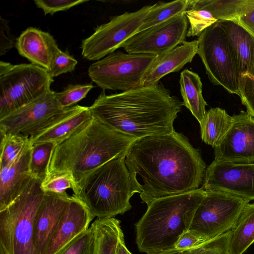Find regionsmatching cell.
<instances>
[{
	"label": "cell",
	"instance_id": "8d00e7d4",
	"mask_svg": "<svg viewBox=\"0 0 254 254\" xmlns=\"http://www.w3.org/2000/svg\"><path fill=\"white\" fill-rule=\"evenodd\" d=\"M73 182L68 174L49 176L42 182L41 187L44 192L63 193L72 188Z\"/></svg>",
	"mask_w": 254,
	"mask_h": 254
},
{
	"label": "cell",
	"instance_id": "5b68a950",
	"mask_svg": "<svg viewBox=\"0 0 254 254\" xmlns=\"http://www.w3.org/2000/svg\"><path fill=\"white\" fill-rule=\"evenodd\" d=\"M125 156L108 161L73 186L72 196L94 218L114 217L131 208L130 199L137 191Z\"/></svg>",
	"mask_w": 254,
	"mask_h": 254
},
{
	"label": "cell",
	"instance_id": "277c9868",
	"mask_svg": "<svg viewBox=\"0 0 254 254\" xmlns=\"http://www.w3.org/2000/svg\"><path fill=\"white\" fill-rule=\"evenodd\" d=\"M206 191L201 188L181 194L155 199L135 223V242L139 251L156 254L175 248L189 227Z\"/></svg>",
	"mask_w": 254,
	"mask_h": 254
},
{
	"label": "cell",
	"instance_id": "f1b7e54d",
	"mask_svg": "<svg viewBox=\"0 0 254 254\" xmlns=\"http://www.w3.org/2000/svg\"><path fill=\"white\" fill-rule=\"evenodd\" d=\"M55 143L45 142L32 145L29 170L32 177L43 182L48 175V169Z\"/></svg>",
	"mask_w": 254,
	"mask_h": 254
},
{
	"label": "cell",
	"instance_id": "30bf717a",
	"mask_svg": "<svg viewBox=\"0 0 254 254\" xmlns=\"http://www.w3.org/2000/svg\"><path fill=\"white\" fill-rule=\"evenodd\" d=\"M188 230L204 241L231 230L249 201L220 191H206Z\"/></svg>",
	"mask_w": 254,
	"mask_h": 254
},
{
	"label": "cell",
	"instance_id": "74e56055",
	"mask_svg": "<svg viewBox=\"0 0 254 254\" xmlns=\"http://www.w3.org/2000/svg\"><path fill=\"white\" fill-rule=\"evenodd\" d=\"M87 0H35V4L37 7L41 8L45 15H53L55 13L64 11L82 3L87 2Z\"/></svg>",
	"mask_w": 254,
	"mask_h": 254
},
{
	"label": "cell",
	"instance_id": "5bb4252c",
	"mask_svg": "<svg viewBox=\"0 0 254 254\" xmlns=\"http://www.w3.org/2000/svg\"><path fill=\"white\" fill-rule=\"evenodd\" d=\"M214 153L217 161L254 162V118L243 111L233 115L231 127Z\"/></svg>",
	"mask_w": 254,
	"mask_h": 254
},
{
	"label": "cell",
	"instance_id": "ab89813d",
	"mask_svg": "<svg viewBox=\"0 0 254 254\" xmlns=\"http://www.w3.org/2000/svg\"><path fill=\"white\" fill-rule=\"evenodd\" d=\"M204 242L194 234L187 230L179 237L175 245V249L185 250L192 248Z\"/></svg>",
	"mask_w": 254,
	"mask_h": 254
},
{
	"label": "cell",
	"instance_id": "4fadbf2b",
	"mask_svg": "<svg viewBox=\"0 0 254 254\" xmlns=\"http://www.w3.org/2000/svg\"><path fill=\"white\" fill-rule=\"evenodd\" d=\"M201 188L205 191H220L254 200V162L232 163L214 161L205 170Z\"/></svg>",
	"mask_w": 254,
	"mask_h": 254
},
{
	"label": "cell",
	"instance_id": "44dd1931",
	"mask_svg": "<svg viewBox=\"0 0 254 254\" xmlns=\"http://www.w3.org/2000/svg\"><path fill=\"white\" fill-rule=\"evenodd\" d=\"M198 41H185L166 54L157 57L145 75L141 86L156 84L167 74L178 72L192 62L197 54Z\"/></svg>",
	"mask_w": 254,
	"mask_h": 254
},
{
	"label": "cell",
	"instance_id": "484cf974",
	"mask_svg": "<svg viewBox=\"0 0 254 254\" xmlns=\"http://www.w3.org/2000/svg\"><path fill=\"white\" fill-rule=\"evenodd\" d=\"M91 226L95 234V254H115L118 241L124 236L120 221L114 217L97 218Z\"/></svg>",
	"mask_w": 254,
	"mask_h": 254
},
{
	"label": "cell",
	"instance_id": "7c38bea8",
	"mask_svg": "<svg viewBox=\"0 0 254 254\" xmlns=\"http://www.w3.org/2000/svg\"><path fill=\"white\" fill-rule=\"evenodd\" d=\"M188 20L186 11L140 31L121 46L129 54L162 56L186 41Z\"/></svg>",
	"mask_w": 254,
	"mask_h": 254
},
{
	"label": "cell",
	"instance_id": "836d02e7",
	"mask_svg": "<svg viewBox=\"0 0 254 254\" xmlns=\"http://www.w3.org/2000/svg\"><path fill=\"white\" fill-rule=\"evenodd\" d=\"M93 88L91 84H69L63 91L56 92V97L63 108L70 107L84 98Z\"/></svg>",
	"mask_w": 254,
	"mask_h": 254
},
{
	"label": "cell",
	"instance_id": "8fae6325",
	"mask_svg": "<svg viewBox=\"0 0 254 254\" xmlns=\"http://www.w3.org/2000/svg\"><path fill=\"white\" fill-rule=\"evenodd\" d=\"M151 6L146 5L133 12H126L97 26L91 35L82 41L83 58L97 61L121 48L124 42L138 32Z\"/></svg>",
	"mask_w": 254,
	"mask_h": 254
},
{
	"label": "cell",
	"instance_id": "e0dca14e",
	"mask_svg": "<svg viewBox=\"0 0 254 254\" xmlns=\"http://www.w3.org/2000/svg\"><path fill=\"white\" fill-rule=\"evenodd\" d=\"M71 196L66 192H44L33 221V244L37 254H44Z\"/></svg>",
	"mask_w": 254,
	"mask_h": 254
},
{
	"label": "cell",
	"instance_id": "603a6c76",
	"mask_svg": "<svg viewBox=\"0 0 254 254\" xmlns=\"http://www.w3.org/2000/svg\"><path fill=\"white\" fill-rule=\"evenodd\" d=\"M179 83L183 106L190 111L201 127L205 117L207 103L202 96L200 77L195 72L185 69L181 72Z\"/></svg>",
	"mask_w": 254,
	"mask_h": 254
},
{
	"label": "cell",
	"instance_id": "cb8c5ba5",
	"mask_svg": "<svg viewBox=\"0 0 254 254\" xmlns=\"http://www.w3.org/2000/svg\"><path fill=\"white\" fill-rule=\"evenodd\" d=\"M254 242V203H247L230 231V254H242Z\"/></svg>",
	"mask_w": 254,
	"mask_h": 254
},
{
	"label": "cell",
	"instance_id": "d6986e66",
	"mask_svg": "<svg viewBox=\"0 0 254 254\" xmlns=\"http://www.w3.org/2000/svg\"><path fill=\"white\" fill-rule=\"evenodd\" d=\"M15 46L20 56L48 71L60 50L56 40L49 33L32 27L22 31L16 39Z\"/></svg>",
	"mask_w": 254,
	"mask_h": 254
},
{
	"label": "cell",
	"instance_id": "e575fe53",
	"mask_svg": "<svg viewBox=\"0 0 254 254\" xmlns=\"http://www.w3.org/2000/svg\"><path fill=\"white\" fill-rule=\"evenodd\" d=\"M77 61L67 52L60 49L55 55L50 70L48 71L52 78L63 73L72 72L75 68Z\"/></svg>",
	"mask_w": 254,
	"mask_h": 254
},
{
	"label": "cell",
	"instance_id": "83f0119b",
	"mask_svg": "<svg viewBox=\"0 0 254 254\" xmlns=\"http://www.w3.org/2000/svg\"><path fill=\"white\" fill-rule=\"evenodd\" d=\"M189 0L159 2L151 7L138 32L162 23L188 10Z\"/></svg>",
	"mask_w": 254,
	"mask_h": 254
},
{
	"label": "cell",
	"instance_id": "52a82bcc",
	"mask_svg": "<svg viewBox=\"0 0 254 254\" xmlns=\"http://www.w3.org/2000/svg\"><path fill=\"white\" fill-rule=\"evenodd\" d=\"M53 78L32 64L0 62V119L37 99L51 89Z\"/></svg>",
	"mask_w": 254,
	"mask_h": 254
},
{
	"label": "cell",
	"instance_id": "9a60e30c",
	"mask_svg": "<svg viewBox=\"0 0 254 254\" xmlns=\"http://www.w3.org/2000/svg\"><path fill=\"white\" fill-rule=\"evenodd\" d=\"M64 109L58 101L56 92L50 89L35 100L0 118V133L27 136L38 126Z\"/></svg>",
	"mask_w": 254,
	"mask_h": 254
},
{
	"label": "cell",
	"instance_id": "1f68e13d",
	"mask_svg": "<svg viewBox=\"0 0 254 254\" xmlns=\"http://www.w3.org/2000/svg\"><path fill=\"white\" fill-rule=\"evenodd\" d=\"M95 234L91 226L56 254H95Z\"/></svg>",
	"mask_w": 254,
	"mask_h": 254
},
{
	"label": "cell",
	"instance_id": "3957f363",
	"mask_svg": "<svg viewBox=\"0 0 254 254\" xmlns=\"http://www.w3.org/2000/svg\"><path fill=\"white\" fill-rule=\"evenodd\" d=\"M135 140L93 118L83 128L56 146L48 176L68 174L74 185L108 161L126 154Z\"/></svg>",
	"mask_w": 254,
	"mask_h": 254
},
{
	"label": "cell",
	"instance_id": "6da1fadb",
	"mask_svg": "<svg viewBox=\"0 0 254 254\" xmlns=\"http://www.w3.org/2000/svg\"><path fill=\"white\" fill-rule=\"evenodd\" d=\"M125 164L143 203L199 188L206 165L187 137L175 130L134 141Z\"/></svg>",
	"mask_w": 254,
	"mask_h": 254
},
{
	"label": "cell",
	"instance_id": "ba28073f",
	"mask_svg": "<svg viewBox=\"0 0 254 254\" xmlns=\"http://www.w3.org/2000/svg\"><path fill=\"white\" fill-rule=\"evenodd\" d=\"M157 58L150 54L117 51L91 64L88 74L104 92L106 90L128 91L141 87Z\"/></svg>",
	"mask_w": 254,
	"mask_h": 254
},
{
	"label": "cell",
	"instance_id": "ac0fdd59",
	"mask_svg": "<svg viewBox=\"0 0 254 254\" xmlns=\"http://www.w3.org/2000/svg\"><path fill=\"white\" fill-rule=\"evenodd\" d=\"M94 218L80 201L73 196H71L44 254H56L73 239L88 229Z\"/></svg>",
	"mask_w": 254,
	"mask_h": 254
},
{
	"label": "cell",
	"instance_id": "f35d334b",
	"mask_svg": "<svg viewBox=\"0 0 254 254\" xmlns=\"http://www.w3.org/2000/svg\"><path fill=\"white\" fill-rule=\"evenodd\" d=\"M9 21L0 16V56H2L14 46V40L11 35L8 25Z\"/></svg>",
	"mask_w": 254,
	"mask_h": 254
},
{
	"label": "cell",
	"instance_id": "60d3db41",
	"mask_svg": "<svg viewBox=\"0 0 254 254\" xmlns=\"http://www.w3.org/2000/svg\"><path fill=\"white\" fill-rule=\"evenodd\" d=\"M236 23L254 37V0L247 10L240 15Z\"/></svg>",
	"mask_w": 254,
	"mask_h": 254
},
{
	"label": "cell",
	"instance_id": "b9f144b4",
	"mask_svg": "<svg viewBox=\"0 0 254 254\" xmlns=\"http://www.w3.org/2000/svg\"><path fill=\"white\" fill-rule=\"evenodd\" d=\"M115 254H132L126 247L124 236H123L119 240L116 247Z\"/></svg>",
	"mask_w": 254,
	"mask_h": 254
},
{
	"label": "cell",
	"instance_id": "2e32d148",
	"mask_svg": "<svg viewBox=\"0 0 254 254\" xmlns=\"http://www.w3.org/2000/svg\"><path fill=\"white\" fill-rule=\"evenodd\" d=\"M93 118L89 107L74 105L43 122L27 136L32 145L51 142L57 145L83 128Z\"/></svg>",
	"mask_w": 254,
	"mask_h": 254
},
{
	"label": "cell",
	"instance_id": "7402d4cb",
	"mask_svg": "<svg viewBox=\"0 0 254 254\" xmlns=\"http://www.w3.org/2000/svg\"><path fill=\"white\" fill-rule=\"evenodd\" d=\"M218 22L231 46L241 75L254 77V37L234 21Z\"/></svg>",
	"mask_w": 254,
	"mask_h": 254
},
{
	"label": "cell",
	"instance_id": "d590c367",
	"mask_svg": "<svg viewBox=\"0 0 254 254\" xmlns=\"http://www.w3.org/2000/svg\"><path fill=\"white\" fill-rule=\"evenodd\" d=\"M239 96L247 112L254 118V77L249 74L241 75Z\"/></svg>",
	"mask_w": 254,
	"mask_h": 254
},
{
	"label": "cell",
	"instance_id": "7a4b0ae2",
	"mask_svg": "<svg viewBox=\"0 0 254 254\" xmlns=\"http://www.w3.org/2000/svg\"><path fill=\"white\" fill-rule=\"evenodd\" d=\"M183 106L158 83L110 95L103 92L89 109L93 118L108 127L136 140L173 132Z\"/></svg>",
	"mask_w": 254,
	"mask_h": 254
},
{
	"label": "cell",
	"instance_id": "d4e9b609",
	"mask_svg": "<svg viewBox=\"0 0 254 254\" xmlns=\"http://www.w3.org/2000/svg\"><path fill=\"white\" fill-rule=\"evenodd\" d=\"M254 0H189L188 9H203L217 20L237 22Z\"/></svg>",
	"mask_w": 254,
	"mask_h": 254
},
{
	"label": "cell",
	"instance_id": "9c48e42d",
	"mask_svg": "<svg viewBox=\"0 0 254 254\" xmlns=\"http://www.w3.org/2000/svg\"><path fill=\"white\" fill-rule=\"evenodd\" d=\"M197 54L210 81L239 96L241 74L225 34L218 21L198 36Z\"/></svg>",
	"mask_w": 254,
	"mask_h": 254
},
{
	"label": "cell",
	"instance_id": "4316f807",
	"mask_svg": "<svg viewBox=\"0 0 254 254\" xmlns=\"http://www.w3.org/2000/svg\"><path fill=\"white\" fill-rule=\"evenodd\" d=\"M233 116L219 107L211 108L206 111L200 127L201 138L206 144L213 148L216 146L231 127Z\"/></svg>",
	"mask_w": 254,
	"mask_h": 254
},
{
	"label": "cell",
	"instance_id": "ffe728a7",
	"mask_svg": "<svg viewBox=\"0 0 254 254\" xmlns=\"http://www.w3.org/2000/svg\"><path fill=\"white\" fill-rule=\"evenodd\" d=\"M31 146L14 161L0 168V211L15 200L31 177L29 170Z\"/></svg>",
	"mask_w": 254,
	"mask_h": 254
},
{
	"label": "cell",
	"instance_id": "8992f818",
	"mask_svg": "<svg viewBox=\"0 0 254 254\" xmlns=\"http://www.w3.org/2000/svg\"><path fill=\"white\" fill-rule=\"evenodd\" d=\"M41 183L31 177L15 200L0 211V254H37L33 221L44 195Z\"/></svg>",
	"mask_w": 254,
	"mask_h": 254
},
{
	"label": "cell",
	"instance_id": "d6a6232c",
	"mask_svg": "<svg viewBox=\"0 0 254 254\" xmlns=\"http://www.w3.org/2000/svg\"><path fill=\"white\" fill-rule=\"evenodd\" d=\"M186 14L190 23L187 37L199 36L207 28L218 20L207 10L203 9H188Z\"/></svg>",
	"mask_w": 254,
	"mask_h": 254
},
{
	"label": "cell",
	"instance_id": "f546056e",
	"mask_svg": "<svg viewBox=\"0 0 254 254\" xmlns=\"http://www.w3.org/2000/svg\"><path fill=\"white\" fill-rule=\"evenodd\" d=\"M32 145L22 134L0 133V168L11 163Z\"/></svg>",
	"mask_w": 254,
	"mask_h": 254
},
{
	"label": "cell",
	"instance_id": "4dcf8cb0",
	"mask_svg": "<svg viewBox=\"0 0 254 254\" xmlns=\"http://www.w3.org/2000/svg\"><path fill=\"white\" fill-rule=\"evenodd\" d=\"M230 231L190 249L173 248L156 254H230L228 249Z\"/></svg>",
	"mask_w": 254,
	"mask_h": 254
}]
</instances>
